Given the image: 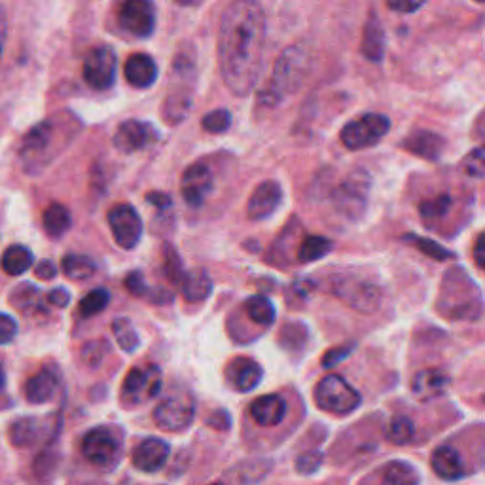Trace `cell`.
Returning a JSON list of instances; mask_svg holds the SVG:
<instances>
[{
  "instance_id": "obj_35",
  "label": "cell",
  "mask_w": 485,
  "mask_h": 485,
  "mask_svg": "<svg viewBox=\"0 0 485 485\" xmlns=\"http://www.w3.org/2000/svg\"><path fill=\"white\" fill-rule=\"evenodd\" d=\"M112 332L116 336L118 345L124 351L133 353L138 348V336L135 332V328H133L131 321H128V319H116L112 322Z\"/></svg>"
},
{
  "instance_id": "obj_10",
  "label": "cell",
  "mask_w": 485,
  "mask_h": 485,
  "mask_svg": "<svg viewBox=\"0 0 485 485\" xmlns=\"http://www.w3.org/2000/svg\"><path fill=\"white\" fill-rule=\"evenodd\" d=\"M196 406L184 394H172L165 398L154 410V421L162 430L182 432L194 423Z\"/></svg>"
},
{
  "instance_id": "obj_8",
  "label": "cell",
  "mask_w": 485,
  "mask_h": 485,
  "mask_svg": "<svg viewBox=\"0 0 485 485\" xmlns=\"http://www.w3.org/2000/svg\"><path fill=\"white\" fill-rule=\"evenodd\" d=\"M162 387V372L158 366H146V368H131L121 385V402L126 406H138L155 394L160 392Z\"/></svg>"
},
{
  "instance_id": "obj_24",
  "label": "cell",
  "mask_w": 485,
  "mask_h": 485,
  "mask_svg": "<svg viewBox=\"0 0 485 485\" xmlns=\"http://www.w3.org/2000/svg\"><path fill=\"white\" fill-rule=\"evenodd\" d=\"M430 464H432V471H435L436 476H440L442 480L455 481L464 476L463 461L452 445H440L436 452L432 454Z\"/></svg>"
},
{
  "instance_id": "obj_14",
  "label": "cell",
  "mask_w": 485,
  "mask_h": 485,
  "mask_svg": "<svg viewBox=\"0 0 485 485\" xmlns=\"http://www.w3.org/2000/svg\"><path fill=\"white\" fill-rule=\"evenodd\" d=\"M213 186H215L213 171L205 163H194L184 171L181 181V192L190 207H199L213 192Z\"/></svg>"
},
{
  "instance_id": "obj_1",
  "label": "cell",
  "mask_w": 485,
  "mask_h": 485,
  "mask_svg": "<svg viewBox=\"0 0 485 485\" xmlns=\"http://www.w3.org/2000/svg\"><path fill=\"white\" fill-rule=\"evenodd\" d=\"M266 13L256 0H235L218 29V61L224 84L237 97L249 95L262 75Z\"/></svg>"
},
{
  "instance_id": "obj_41",
  "label": "cell",
  "mask_w": 485,
  "mask_h": 485,
  "mask_svg": "<svg viewBox=\"0 0 485 485\" xmlns=\"http://www.w3.org/2000/svg\"><path fill=\"white\" fill-rule=\"evenodd\" d=\"M305 338H307V331H305V326H302V324H287L281 332L283 348H287L290 351L302 349L305 345Z\"/></svg>"
},
{
  "instance_id": "obj_33",
  "label": "cell",
  "mask_w": 485,
  "mask_h": 485,
  "mask_svg": "<svg viewBox=\"0 0 485 485\" xmlns=\"http://www.w3.org/2000/svg\"><path fill=\"white\" fill-rule=\"evenodd\" d=\"M245 313L258 326H271L275 322V307L266 296H251L245 302Z\"/></svg>"
},
{
  "instance_id": "obj_42",
  "label": "cell",
  "mask_w": 485,
  "mask_h": 485,
  "mask_svg": "<svg viewBox=\"0 0 485 485\" xmlns=\"http://www.w3.org/2000/svg\"><path fill=\"white\" fill-rule=\"evenodd\" d=\"M449 205H452V199H449V196H438L435 199L423 201L419 211H421V216L425 220H438V218L445 216V213L449 211Z\"/></svg>"
},
{
  "instance_id": "obj_25",
  "label": "cell",
  "mask_w": 485,
  "mask_h": 485,
  "mask_svg": "<svg viewBox=\"0 0 485 485\" xmlns=\"http://www.w3.org/2000/svg\"><path fill=\"white\" fill-rule=\"evenodd\" d=\"M362 56L377 63L384 59L385 54V32L384 27H381V22L375 15H370L368 23L364 25L362 32V46H360Z\"/></svg>"
},
{
  "instance_id": "obj_51",
  "label": "cell",
  "mask_w": 485,
  "mask_h": 485,
  "mask_svg": "<svg viewBox=\"0 0 485 485\" xmlns=\"http://www.w3.org/2000/svg\"><path fill=\"white\" fill-rule=\"evenodd\" d=\"M48 302L56 307H66L68 302H71V294L65 288H56L48 294Z\"/></svg>"
},
{
  "instance_id": "obj_43",
  "label": "cell",
  "mask_w": 485,
  "mask_h": 485,
  "mask_svg": "<svg viewBox=\"0 0 485 485\" xmlns=\"http://www.w3.org/2000/svg\"><path fill=\"white\" fill-rule=\"evenodd\" d=\"M13 292H15V294H20V296H23V300H22V298H12V304L17 305L20 309H23L25 313H27L29 309H32V311H34V309H40V304H39V300H40V292H39L37 288H34V287L23 285V287H20V288L13 290Z\"/></svg>"
},
{
  "instance_id": "obj_34",
  "label": "cell",
  "mask_w": 485,
  "mask_h": 485,
  "mask_svg": "<svg viewBox=\"0 0 485 485\" xmlns=\"http://www.w3.org/2000/svg\"><path fill=\"white\" fill-rule=\"evenodd\" d=\"M109 302H110V294H109V290H105V288H97V290H92V292L88 294V296H85V298L80 302L78 311H80V315L85 317V319H88V317H95V315L101 313L102 309H105V307L109 305Z\"/></svg>"
},
{
  "instance_id": "obj_11",
  "label": "cell",
  "mask_w": 485,
  "mask_h": 485,
  "mask_svg": "<svg viewBox=\"0 0 485 485\" xmlns=\"http://www.w3.org/2000/svg\"><path fill=\"white\" fill-rule=\"evenodd\" d=\"M110 232L118 245L131 251L138 245L143 235V220L131 205H114L107 215Z\"/></svg>"
},
{
  "instance_id": "obj_58",
  "label": "cell",
  "mask_w": 485,
  "mask_h": 485,
  "mask_svg": "<svg viewBox=\"0 0 485 485\" xmlns=\"http://www.w3.org/2000/svg\"><path fill=\"white\" fill-rule=\"evenodd\" d=\"M483 402H485V394H483Z\"/></svg>"
},
{
  "instance_id": "obj_20",
  "label": "cell",
  "mask_w": 485,
  "mask_h": 485,
  "mask_svg": "<svg viewBox=\"0 0 485 485\" xmlns=\"http://www.w3.org/2000/svg\"><path fill=\"white\" fill-rule=\"evenodd\" d=\"M287 415V402L279 394H264L258 396L251 404V418L260 427H277L283 423Z\"/></svg>"
},
{
  "instance_id": "obj_52",
  "label": "cell",
  "mask_w": 485,
  "mask_h": 485,
  "mask_svg": "<svg viewBox=\"0 0 485 485\" xmlns=\"http://www.w3.org/2000/svg\"><path fill=\"white\" fill-rule=\"evenodd\" d=\"M474 262L485 271V232L474 242Z\"/></svg>"
},
{
  "instance_id": "obj_54",
  "label": "cell",
  "mask_w": 485,
  "mask_h": 485,
  "mask_svg": "<svg viewBox=\"0 0 485 485\" xmlns=\"http://www.w3.org/2000/svg\"><path fill=\"white\" fill-rule=\"evenodd\" d=\"M207 423H209V425H213L215 428H218V430H226L228 427H230V415L226 413V411H215L213 415H211V419L209 421H207Z\"/></svg>"
},
{
  "instance_id": "obj_7",
  "label": "cell",
  "mask_w": 485,
  "mask_h": 485,
  "mask_svg": "<svg viewBox=\"0 0 485 485\" xmlns=\"http://www.w3.org/2000/svg\"><path fill=\"white\" fill-rule=\"evenodd\" d=\"M370 192V177L366 171H355L334 192L336 209L348 218H358L366 209Z\"/></svg>"
},
{
  "instance_id": "obj_6",
  "label": "cell",
  "mask_w": 485,
  "mask_h": 485,
  "mask_svg": "<svg viewBox=\"0 0 485 485\" xmlns=\"http://www.w3.org/2000/svg\"><path fill=\"white\" fill-rule=\"evenodd\" d=\"M391 129V121L384 114H366L341 129V143L349 150H362L377 145Z\"/></svg>"
},
{
  "instance_id": "obj_31",
  "label": "cell",
  "mask_w": 485,
  "mask_h": 485,
  "mask_svg": "<svg viewBox=\"0 0 485 485\" xmlns=\"http://www.w3.org/2000/svg\"><path fill=\"white\" fill-rule=\"evenodd\" d=\"M32 266V252L23 245H12L3 254V269L8 275H23Z\"/></svg>"
},
{
  "instance_id": "obj_39",
  "label": "cell",
  "mask_w": 485,
  "mask_h": 485,
  "mask_svg": "<svg viewBox=\"0 0 485 485\" xmlns=\"http://www.w3.org/2000/svg\"><path fill=\"white\" fill-rule=\"evenodd\" d=\"M201 126L207 133H224V131H228L230 126H232V116L228 110H224V109H218V110H213L207 114L201 121Z\"/></svg>"
},
{
  "instance_id": "obj_26",
  "label": "cell",
  "mask_w": 485,
  "mask_h": 485,
  "mask_svg": "<svg viewBox=\"0 0 485 485\" xmlns=\"http://www.w3.org/2000/svg\"><path fill=\"white\" fill-rule=\"evenodd\" d=\"M181 290L186 302L198 304L209 298V294L213 292V279L205 269H190L184 273Z\"/></svg>"
},
{
  "instance_id": "obj_37",
  "label": "cell",
  "mask_w": 485,
  "mask_h": 485,
  "mask_svg": "<svg viewBox=\"0 0 485 485\" xmlns=\"http://www.w3.org/2000/svg\"><path fill=\"white\" fill-rule=\"evenodd\" d=\"M463 171L472 179H485V145L466 154L463 160Z\"/></svg>"
},
{
  "instance_id": "obj_19",
  "label": "cell",
  "mask_w": 485,
  "mask_h": 485,
  "mask_svg": "<svg viewBox=\"0 0 485 485\" xmlns=\"http://www.w3.org/2000/svg\"><path fill=\"white\" fill-rule=\"evenodd\" d=\"M449 387V377L445 372L438 368H427L413 375L411 379V392L421 402H430L435 398L445 394Z\"/></svg>"
},
{
  "instance_id": "obj_55",
  "label": "cell",
  "mask_w": 485,
  "mask_h": 485,
  "mask_svg": "<svg viewBox=\"0 0 485 485\" xmlns=\"http://www.w3.org/2000/svg\"><path fill=\"white\" fill-rule=\"evenodd\" d=\"M175 3L179 6H196V4L201 3V0H175Z\"/></svg>"
},
{
  "instance_id": "obj_45",
  "label": "cell",
  "mask_w": 485,
  "mask_h": 485,
  "mask_svg": "<svg viewBox=\"0 0 485 485\" xmlns=\"http://www.w3.org/2000/svg\"><path fill=\"white\" fill-rule=\"evenodd\" d=\"M322 454L321 452H307L296 459V472L309 476L315 474L322 466Z\"/></svg>"
},
{
  "instance_id": "obj_21",
  "label": "cell",
  "mask_w": 485,
  "mask_h": 485,
  "mask_svg": "<svg viewBox=\"0 0 485 485\" xmlns=\"http://www.w3.org/2000/svg\"><path fill=\"white\" fill-rule=\"evenodd\" d=\"M126 80L137 90H146L158 78V65L146 54H133L124 65Z\"/></svg>"
},
{
  "instance_id": "obj_15",
  "label": "cell",
  "mask_w": 485,
  "mask_h": 485,
  "mask_svg": "<svg viewBox=\"0 0 485 485\" xmlns=\"http://www.w3.org/2000/svg\"><path fill=\"white\" fill-rule=\"evenodd\" d=\"M154 138H155V131L150 124H146V121L128 119L116 129L114 146L119 152L131 154V152L143 150L148 145H152Z\"/></svg>"
},
{
  "instance_id": "obj_5",
  "label": "cell",
  "mask_w": 485,
  "mask_h": 485,
  "mask_svg": "<svg viewBox=\"0 0 485 485\" xmlns=\"http://www.w3.org/2000/svg\"><path fill=\"white\" fill-rule=\"evenodd\" d=\"M82 454L101 471H110L121 457V445L112 430L105 427L92 428L82 438Z\"/></svg>"
},
{
  "instance_id": "obj_50",
  "label": "cell",
  "mask_w": 485,
  "mask_h": 485,
  "mask_svg": "<svg viewBox=\"0 0 485 485\" xmlns=\"http://www.w3.org/2000/svg\"><path fill=\"white\" fill-rule=\"evenodd\" d=\"M34 275H37L39 279H42V281H49L57 275V268L54 262H51V260H42V262L34 268Z\"/></svg>"
},
{
  "instance_id": "obj_22",
  "label": "cell",
  "mask_w": 485,
  "mask_h": 485,
  "mask_svg": "<svg viewBox=\"0 0 485 485\" xmlns=\"http://www.w3.org/2000/svg\"><path fill=\"white\" fill-rule=\"evenodd\" d=\"M59 379L51 370H40L34 374L23 387L25 401L31 404H44L49 402L57 392Z\"/></svg>"
},
{
  "instance_id": "obj_2",
  "label": "cell",
  "mask_w": 485,
  "mask_h": 485,
  "mask_svg": "<svg viewBox=\"0 0 485 485\" xmlns=\"http://www.w3.org/2000/svg\"><path fill=\"white\" fill-rule=\"evenodd\" d=\"M80 129V121L73 114L59 112L39 126H34L23 138L22 160L29 172L42 169L73 141Z\"/></svg>"
},
{
  "instance_id": "obj_48",
  "label": "cell",
  "mask_w": 485,
  "mask_h": 485,
  "mask_svg": "<svg viewBox=\"0 0 485 485\" xmlns=\"http://www.w3.org/2000/svg\"><path fill=\"white\" fill-rule=\"evenodd\" d=\"M17 334V324L15 321L8 315V313H3V317H0V343H10Z\"/></svg>"
},
{
  "instance_id": "obj_13",
  "label": "cell",
  "mask_w": 485,
  "mask_h": 485,
  "mask_svg": "<svg viewBox=\"0 0 485 485\" xmlns=\"http://www.w3.org/2000/svg\"><path fill=\"white\" fill-rule=\"evenodd\" d=\"M338 298L348 302L353 309L360 313H374L381 304V292L372 283L355 281V279H340L334 287Z\"/></svg>"
},
{
  "instance_id": "obj_23",
  "label": "cell",
  "mask_w": 485,
  "mask_h": 485,
  "mask_svg": "<svg viewBox=\"0 0 485 485\" xmlns=\"http://www.w3.org/2000/svg\"><path fill=\"white\" fill-rule=\"evenodd\" d=\"M402 146L408 152L419 155V158H425V160L432 162V160H438L442 155L445 141L438 133L415 131L406 138V141L402 143Z\"/></svg>"
},
{
  "instance_id": "obj_27",
  "label": "cell",
  "mask_w": 485,
  "mask_h": 485,
  "mask_svg": "<svg viewBox=\"0 0 485 485\" xmlns=\"http://www.w3.org/2000/svg\"><path fill=\"white\" fill-rule=\"evenodd\" d=\"M42 436V425L34 418L15 419L8 428V440L15 447H31Z\"/></svg>"
},
{
  "instance_id": "obj_18",
  "label": "cell",
  "mask_w": 485,
  "mask_h": 485,
  "mask_svg": "<svg viewBox=\"0 0 485 485\" xmlns=\"http://www.w3.org/2000/svg\"><path fill=\"white\" fill-rule=\"evenodd\" d=\"M226 379L235 391L249 392L262 381V366L249 357H235L228 362Z\"/></svg>"
},
{
  "instance_id": "obj_3",
  "label": "cell",
  "mask_w": 485,
  "mask_h": 485,
  "mask_svg": "<svg viewBox=\"0 0 485 485\" xmlns=\"http://www.w3.org/2000/svg\"><path fill=\"white\" fill-rule=\"evenodd\" d=\"M311 68V56L304 46H292L285 49L281 57L277 59L273 76L266 84V88L260 93V105L273 109L300 90L305 76Z\"/></svg>"
},
{
  "instance_id": "obj_32",
  "label": "cell",
  "mask_w": 485,
  "mask_h": 485,
  "mask_svg": "<svg viewBox=\"0 0 485 485\" xmlns=\"http://www.w3.org/2000/svg\"><path fill=\"white\" fill-rule=\"evenodd\" d=\"M332 251V241L322 235H307L298 249V260L302 264L317 262Z\"/></svg>"
},
{
  "instance_id": "obj_56",
  "label": "cell",
  "mask_w": 485,
  "mask_h": 485,
  "mask_svg": "<svg viewBox=\"0 0 485 485\" xmlns=\"http://www.w3.org/2000/svg\"><path fill=\"white\" fill-rule=\"evenodd\" d=\"M478 3H485V0H478Z\"/></svg>"
},
{
  "instance_id": "obj_36",
  "label": "cell",
  "mask_w": 485,
  "mask_h": 485,
  "mask_svg": "<svg viewBox=\"0 0 485 485\" xmlns=\"http://www.w3.org/2000/svg\"><path fill=\"white\" fill-rule=\"evenodd\" d=\"M415 435V427L408 418H394L389 423L387 428V440L396 444V445H404L413 440Z\"/></svg>"
},
{
  "instance_id": "obj_46",
  "label": "cell",
  "mask_w": 485,
  "mask_h": 485,
  "mask_svg": "<svg viewBox=\"0 0 485 485\" xmlns=\"http://www.w3.org/2000/svg\"><path fill=\"white\" fill-rule=\"evenodd\" d=\"M126 288L133 294V296L137 298H145L146 294H150L152 290L146 287L145 283V277L141 271H133L126 277Z\"/></svg>"
},
{
  "instance_id": "obj_53",
  "label": "cell",
  "mask_w": 485,
  "mask_h": 485,
  "mask_svg": "<svg viewBox=\"0 0 485 485\" xmlns=\"http://www.w3.org/2000/svg\"><path fill=\"white\" fill-rule=\"evenodd\" d=\"M146 201L152 203L155 209H160V211H165L171 207V198L167 194H162V192H152L146 196Z\"/></svg>"
},
{
  "instance_id": "obj_49",
  "label": "cell",
  "mask_w": 485,
  "mask_h": 485,
  "mask_svg": "<svg viewBox=\"0 0 485 485\" xmlns=\"http://www.w3.org/2000/svg\"><path fill=\"white\" fill-rule=\"evenodd\" d=\"M427 0H387V4L394 12H402V13H411L418 12Z\"/></svg>"
},
{
  "instance_id": "obj_16",
  "label": "cell",
  "mask_w": 485,
  "mask_h": 485,
  "mask_svg": "<svg viewBox=\"0 0 485 485\" xmlns=\"http://www.w3.org/2000/svg\"><path fill=\"white\" fill-rule=\"evenodd\" d=\"M281 203H283V190L279 182L266 181L262 184H258L252 192L247 205V215L251 220H266L279 209Z\"/></svg>"
},
{
  "instance_id": "obj_47",
  "label": "cell",
  "mask_w": 485,
  "mask_h": 485,
  "mask_svg": "<svg viewBox=\"0 0 485 485\" xmlns=\"http://www.w3.org/2000/svg\"><path fill=\"white\" fill-rule=\"evenodd\" d=\"M353 349H355V345L345 343V345H338V348H334L331 351H326L324 353V358H322V366L324 368L336 366V364H340L343 358H348Z\"/></svg>"
},
{
  "instance_id": "obj_29",
  "label": "cell",
  "mask_w": 485,
  "mask_h": 485,
  "mask_svg": "<svg viewBox=\"0 0 485 485\" xmlns=\"http://www.w3.org/2000/svg\"><path fill=\"white\" fill-rule=\"evenodd\" d=\"M384 485H419V474L406 461H392L384 469Z\"/></svg>"
},
{
  "instance_id": "obj_44",
  "label": "cell",
  "mask_w": 485,
  "mask_h": 485,
  "mask_svg": "<svg viewBox=\"0 0 485 485\" xmlns=\"http://www.w3.org/2000/svg\"><path fill=\"white\" fill-rule=\"evenodd\" d=\"M107 353H109V343H105L102 340H97V341H92V343L85 345V348L82 349V358L85 364H88V366H97V364L105 358Z\"/></svg>"
},
{
  "instance_id": "obj_57",
  "label": "cell",
  "mask_w": 485,
  "mask_h": 485,
  "mask_svg": "<svg viewBox=\"0 0 485 485\" xmlns=\"http://www.w3.org/2000/svg\"><path fill=\"white\" fill-rule=\"evenodd\" d=\"M213 485H222V483H213Z\"/></svg>"
},
{
  "instance_id": "obj_17",
  "label": "cell",
  "mask_w": 485,
  "mask_h": 485,
  "mask_svg": "<svg viewBox=\"0 0 485 485\" xmlns=\"http://www.w3.org/2000/svg\"><path fill=\"white\" fill-rule=\"evenodd\" d=\"M169 444L162 438H146L133 449L131 463L137 471L145 474L158 472L169 459Z\"/></svg>"
},
{
  "instance_id": "obj_28",
  "label": "cell",
  "mask_w": 485,
  "mask_h": 485,
  "mask_svg": "<svg viewBox=\"0 0 485 485\" xmlns=\"http://www.w3.org/2000/svg\"><path fill=\"white\" fill-rule=\"evenodd\" d=\"M44 230L51 239H61L73 226V216L61 203H51L42 216Z\"/></svg>"
},
{
  "instance_id": "obj_38",
  "label": "cell",
  "mask_w": 485,
  "mask_h": 485,
  "mask_svg": "<svg viewBox=\"0 0 485 485\" xmlns=\"http://www.w3.org/2000/svg\"><path fill=\"white\" fill-rule=\"evenodd\" d=\"M163 269L172 283H177V285L182 283V279H184L182 260L171 245H163Z\"/></svg>"
},
{
  "instance_id": "obj_9",
  "label": "cell",
  "mask_w": 485,
  "mask_h": 485,
  "mask_svg": "<svg viewBox=\"0 0 485 485\" xmlns=\"http://www.w3.org/2000/svg\"><path fill=\"white\" fill-rule=\"evenodd\" d=\"M118 59L110 46L93 48L84 61V80L97 92L110 90L116 82Z\"/></svg>"
},
{
  "instance_id": "obj_4",
  "label": "cell",
  "mask_w": 485,
  "mask_h": 485,
  "mask_svg": "<svg viewBox=\"0 0 485 485\" xmlns=\"http://www.w3.org/2000/svg\"><path fill=\"white\" fill-rule=\"evenodd\" d=\"M313 396H315L317 408L334 415L353 413L360 406V401H362L358 391L338 374L322 377L315 387Z\"/></svg>"
},
{
  "instance_id": "obj_12",
  "label": "cell",
  "mask_w": 485,
  "mask_h": 485,
  "mask_svg": "<svg viewBox=\"0 0 485 485\" xmlns=\"http://www.w3.org/2000/svg\"><path fill=\"white\" fill-rule=\"evenodd\" d=\"M118 23L131 37H150L155 27V10L152 0H124V4L118 10Z\"/></svg>"
},
{
  "instance_id": "obj_40",
  "label": "cell",
  "mask_w": 485,
  "mask_h": 485,
  "mask_svg": "<svg viewBox=\"0 0 485 485\" xmlns=\"http://www.w3.org/2000/svg\"><path fill=\"white\" fill-rule=\"evenodd\" d=\"M408 242H411L413 247H418V251H421L423 254H427L428 258L432 260H447V258H454L452 252H447L444 247H440L438 242L430 241V239H423V237H415V235H408L406 237Z\"/></svg>"
},
{
  "instance_id": "obj_30",
  "label": "cell",
  "mask_w": 485,
  "mask_h": 485,
  "mask_svg": "<svg viewBox=\"0 0 485 485\" xmlns=\"http://www.w3.org/2000/svg\"><path fill=\"white\" fill-rule=\"evenodd\" d=\"M63 273L73 281H85L95 273V262L84 254H66L61 262Z\"/></svg>"
}]
</instances>
